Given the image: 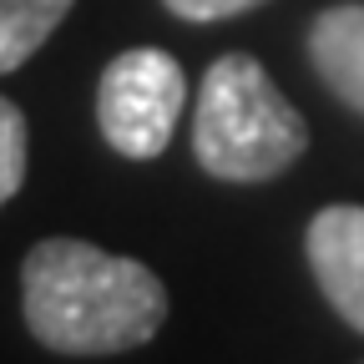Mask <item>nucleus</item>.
I'll use <instances>...</instances> for the list:
<instances>
[{
  "mask_svg": "<svg viewBox=\"0 0 364 364\" xmlns=\"http://www.w3.org/2000/svg\"><path fill=\"white\" fill-rule=\"evenodd\" d=\"M26 329L56 354H122L147 344L167 318L162 279L81 238H46L21 263Z\"/></svg>",
  "mask_w": 364,
  "mask_h": 364,
  "instance_id": "nucleus-1",
  "label": "nucleus"
},
{
  "mask_svg": "<svg viewBox=\"0 0 364 364\" xmlns=\"http://www.w3.org/2000/svg\"><path fill=\"white\" fill-rule=\"evenodd\" d=\"M304 147V117L253 56L228 51L208 66L193 117V152L203 172L218 182H268L294 167Z\"/></svg>",
  "mask_w": 364,
  "mask_h": 364,
  "instance_id": "nucleus-2",
  "label": "nucleus"
},
{
  "mask_svg": "<svg viewBox=\"0 0 364 364\" xmlns=\"http://www.w3.org/2000/svg\"><path fill=\"white\" fill-rule=\"evenodd\" d=\"M182 102H188L182 66L157 46H136V51H122L117 61H107V71H102L97 127L122 157L147 162V157L167 152Z\"/></svg>",
  "mask_w": 364,
  "mask_h": 364,
  "instance_id": "nucleus-3",
  "label": "nucleus"
},
{
  "mask_svg": "<svg viewBox=\"0 0 364 364\" xmlns=\"http://www.w3.org/2000/svg\"><path fill=\"white\" fill-rule=\"evenodd\" d=\"M309 268L349 329L364 334V208L334 203L309 223Z\"/></svg>",
  "mask_w": 364,
  "mask_h": 364,
  "instance_id": "nucleus-4",
  "label": "nucleus"
},
{
  "mask_svg": "<svg viewBox=\"0 0 364 364\" xmlns=\"http://www.w3.org/2000/svg\"><path fill=\"white\" fill-rule=\"evenodd\" d=\"M309 61L344 107L364 117V6L344 0V6L318 11L309 26Z\"/></svg>",
  "mask_w": 364,
  "mask_h": 364,
  "instance_id": "nucleus-5",
  "label": "nucleus"
},
{
  "mask_svg": "<svg viewBox=\"0 0 364 364\" xmlns=\"http://www.w3.org/2000/svg\"><path fill=\"white\" fill-rule=\"evenodd\" d=\"M76 0H0V76L31 61Z\"/></svg>",
  "mask_w": 364,
  "mask_h": 364,
  "instance_id": "nucleus-6",
  "label": "nucleus"
},
{
  "mask_svg": "<svg viewBox=\"0 0 364 364\" xmlns=\"http://www.w3.org/2000/svg\"><path fill=\"white\" fill-rule=\"evenodd\" d=\"M26 142H31V132H26L21 107L11 97H0V208H6L26 182V157H31Z\"/></svg>",
  "mask_w": 364,
  "mask_h": 364,
  "instance_id": "nucleus-7",
  "label": "nucleus"
},
{
  "mask_svg": "<svg viewBox=\"0 0 364 364\" xmlns=\"http://www.w3.org/2000/svg\"><path fill=\"white\" fill-rule=\"evenodd\" d=\"M162 6H167L172 16H182V21H198V26H208V21L243 16V11L263 6V0H162Z\"/></svg>",
  "mask_w": 364,
  "mask_h": 364,
  "instance_id": "nucleus-8",
  "label": "nucleus"
}]
</instances>
